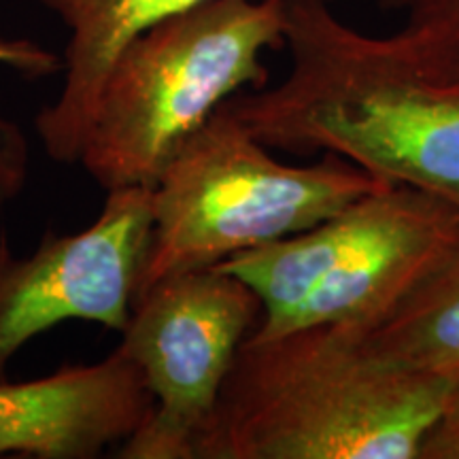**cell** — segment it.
<instances>
[{
	"mask_svg": "<svg viewBox=\"0 0 459 459\" xmlns=\"http://www.w3.org/2000/svg\"><path fill=\"white\" fill-rule=\"evenodd\" d=\"M330 3L283 0L290 71L223 107L266 147L324 152L459 209V85L423 66L398 32H361Z\"/></svg>",
	"mask_w": 459,
	"mask_h": 459,
	"instance_id": "1",
	"label": "cell"
},
{
	"mask_svg": "<svg viewBox=\"0 0 459 459\" xmlns=\"http://www.w3.org/2000/svg\"><path fill=\"white\" fill-rule=\"evenodd\" d=\"M451 385L389 361L364 330L249 336L194 459H421Z\"/></svg>",
	"mask_w": 459,
	"mask_h": 459,
	"instance_id": "2",
	"label": "cell"
},
{
	"mask_svg": "<svg viewBox=\"0 0 459 459\" xmlns=\"http://www.w3.org/2000/svg\"><path fill=\"white\" fill-rule=\"evenodd\" d=\"M283 0H204L136 34L108 66L79 164L107 192L153 187L223 102L264 88Z\"/></svg>",
	"mask_w": 459,
	"mask_h": 459,
	"instance_id": "3",
	"label": "cell"
},
{
	"mask_svg": "<svg viewBox=\"0 0 459 459\" xmlns=\"http://www.w3.org/2000/svg\"><path fill=\"white\" fill-rule=\"evenodd\" d=\"M385 186L336 156L279 162L221 105L153 183L152 240L134 298L170 274L302 232Z\"/></svg>",
	"mask_w": 459,
	"mask_h": 459,
	"instance_id": "4",
	"label": "cell"
},
{
	"mask_svg": "<svg viewBox=\"0 0 459 459\" xmlns=\"http://www.w3.org/2000/svg\"><path fill=\"white\" fill-rule=\"evenodd\" d=\"M260 317L254 290L217 266L170 274L136 296L117 349L139 366L153 411L113 455L194 459L240 344Z\"/></svg>",
	"mask_w": 459,
	"mask_h": 459,
	"instance_id": "5",
	"label": "cell"
},
{
	"mask_svg": "<svg viewBox=\"0 0 459 459\" xmlns=\"http://www.w3.org/2000/svg\"><path fill=\"white\" fill-rule=\"evenodd\" d=\"M74 234L45 232L22 257L0 240V381L30 338L62 321H91L122 334L153 226L152 187H119Z\"/></svg>",
	"mask_w": 459,
	"mask_h": 459,
	"instance_id": "6",
	"label": "cell"
},
{
	"mask_svg": "<svg viewBox=\"0 0 459 459\" xmlns=\"http://www.w3.org/2000/svg\"><path fill=\"white\" fill-rule=\"evenodd\" d=\"M457 245L459 209L432 194L385 186L355 200L334 266L285 332L319 324L370 330Z\"/></svg>",
	"mask_w": 459,
	"mask_h": 459,
	"instance_id": "7",
	"label": "cell"
},
{
	"mask_svg": "<svg viewBox=\"0 0 459 459\" xmlns=\"http://www.w3.org/2000/svg\"><path fill=\"white\" fill-rule=\"evenodd\" d=\"M153 411L139 366L115 347L94 364L0 381V455L91 459L115 451Z\"/></svg>",
	"mask_w": 459,
	"mask_h": 459,
	"instance_id": "8",
	"label": "cell"
},
{
	"mask_svg": "<svg viewBox=\"0 0 459 459\" xmlns=\"http://www.w3.org/2000/svg\"><path fill=\"white\" fill-rule=\"evenodd\" d=\"M68 28L65 83L37 115L45 153L60 164L79 162L108 66L136 34L204 0H39Z\"/></svg>",
	"mask_w": 459,
	"mask_h": 459,
	"instance_id": "9",
	"label": "cell"
},
{
	"mask_svg": "<svg viewBox=\"0 0 459 459\" xmlns=\"http://www.w3.org/2000/svg\"><path fill=\"white\" fill-rule=\"evenodd\" d=\"M381 355L406 370L459 377V245L370 330Z\"/></svg>",
	"mask_w": 459,
	"mask_h": 459,
	"instance_id": "10",
	"label": "cell"
},
{
	"mask_svg": "<svg viewBox=\"0 0 459 459\" xmlns=\"http://www.w3.org/2000/svg\"><path fill=\"white\" fill-rule=\"evenodd\" d=\"M398 34L423 66L459 85V0H404Z\"/></svg>",
	"mask_w": 459,
	"mask_h": 459,
	"instance_id": "11",
	"label": "cell"
},
{
	"mask_svg": "<svg viewBox=\"0 0 459 459\" xmlns=\"http://www.w3.org/2000/svg\"><path fill=\"white\" fill-rule=\"evenodd\" d=\"M26 141L13 124L0 119V203L22 192L28 172Z\"/></svg>",
	"mask_w": 459,
	"mask_h": 459,
	"instance_id": "12",
	"label": "cell"
},
{
	"mask_svg": "<svg viewBox=\"0 0 459 459\" xmlns=\"http://www.w3.org/2000/svg\"><path fill=\"white\" fill-rule=\"evenodd\" d=\"M0 65L13 68L26 77L41 79L60 71L62 60L54 51L28 39H0Z\"/></svg>",
	"mask_w": 459,
	"mask_h": 459,
	"instance_id": "13",
	"label": "cell"
},
{
	"mask_svg": "<svg viewBox=\"0 0 459 459\" xmlns=\"http://www.w3.org/2000/svg\"><path fill=\"white\" fill-rule=\"evenodd\" d=\"M421 459H459V377L446 395L443 415L423 445Z\"/></svg>",
	"mask_w": 459,
	"mask_h": 459,
	"instance_id": "14",
	"label": "cell"
}]
</instances>
